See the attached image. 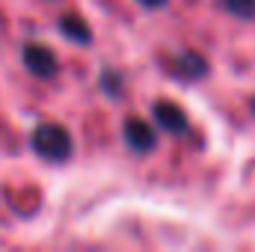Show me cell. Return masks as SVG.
<instances>
[{
	"label": "cell",
	"mask_w": 255,
	"mask_h": 252,
	"mask_svg": "<svg viewBox=\"0 0 255 252\" xmlns=\"http://www.w3.org/2000/svg\"><path fill=\"white\" fill-rule=\"evenodd\" d=\"M30 148L45 163H65L74 154V139L60 122H42L30 133Z\"/></svg>",
	"instance_id": "1"
},
{
	"label": "cell",
	"mask_w": 255,
	"mask_h": 252,
	"mask_svg": "<svg viewBox=\"0 0 255 252\" xmlns=\"http://www.w3.org/2000/svg\"><path fill=\"white\" fill-rule=\"evenodd\" d=\"M21 60H24V68L39 77V80H51L57 77L60 71V63H57V54L48 48V45H39V42H27L24 51H21Z\"/></svg>",
	"instance_id": "2"
},
{
	"label": "cell",
	"mask_w": 255,
	"mask_h": 252,
	"mask_svg": "<svg viewBox=\"0 0 255 252\" xmlns=\"http://www.w3.org/2000/svg\"><path fill=\"white\" fill-rule=\"evenodd\" d=\"M122 139L133 154H151L157 148V130L139 116H130L122 125Z\"/></svg>",
	"instance_id": "3"
},
{
	"label": "cell",
	"mask_w": 255,
	"mask_h": 252,
	"mask_svg": "<svg viewBox=\"0 0 255 252\" xmlns=\"http://www.w3.org/2000/svg\"><path fill=\"white\" fill-rule=\"evenodd\" d=\"M151 113H154V122H157V127H160L163 133L184 136V133L190 130V119H187V113H184L175 101H154Z\"/></svg>",
	"instance_id": "4"
},
{
	"label": "cell",
	"mask_w": 255,
	"mask_h": 252,
	"mask_svg": "<svg viewBox=\"0 0 255 252\" xmlns=\"http://www.w3.org/2000/svg\"><path fill=\"white\" fill-rule=\"evenodd\" d=\"M166 68H169L178 80L193 83V80H202V77L208 74V60H205L202 54H196V51H181V54H175V57L166 63Z\"/></svg>",
	"instance_id": "5"
},
{
	"label": "cell",
	"mask_w": 255,
	"mask_h": 252,
	"mask_svg": "<svg viewBox=\"0 0 255 252\" xmlns=\"http://www.w3.org/2000/svg\"><path fill=\"white\" fill-rule=\"evenodd\" d=\"M60 33L74 45H89L92 42V30L80 15H63L60 18Z\"/></svg>",
	"instance_id": "6"
},
{
	"label": "cell",
	"mask_w": 255,
	"mask_h": 252,
	"mask_svg": "<svg viewBox=\"0 0 255 252\" xmlns=\"http://www.w3.org/2000/svg\"><path fill=\"white\" fill-rule=\"evenodd\" d=\"M98 86L107 98H122L125 95V77L116 71V68H101L98 74Z\"/></svg>",
	"instance_id": "7"
},
{
	"label": "cell",
	"mask_w": 255,
	"mask_h": 252,
	"mask_svg": "<svg viewBox=\"0 0 255 252\" xmlns=\"http://www.w3.org/2000/svg\"><path fill=\"white\" fill-rule=\"evenodd\" d=\"M217 6L235 18H244V21L255 18V0H217Z\"/></svg>",
	"instance_id": "8"
},
{
	"label": "cell",
	"mask_w": 255,
	"mask_h": 252,
	"mask_svg": "<svg viewBox=\"0 0 255 252\" xmlns=\"http://www.w3.org/2000/svg\"><path fill=\"white\" fill-rule=\"evenodd\" d=\"M136 3H139L142 9H148V12H154V9H163V6H166L169 0H136Z\"/></svg>",
	"instance_id": "9"
},
{
	"label": "cell",
	"mask_w": 255,
	"mask_h": 252,
	"mask_svg": "<svg viewBox=\"0 0 255 252\" xmlns=\"http://www.w3.org/2000/svg\"><path fill=\"white\" fill-rule=\"evenodd\" d=\"M250 107H253V116H255V95L250 98Z\"/></svg>",
	"instance_id": "10"
}]
</instances>
